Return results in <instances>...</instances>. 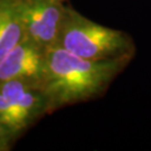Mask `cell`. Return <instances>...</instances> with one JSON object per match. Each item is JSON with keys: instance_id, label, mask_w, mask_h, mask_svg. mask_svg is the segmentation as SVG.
I'll return each mask as SVG.
<instances>
[{"instance_id": "1", "label": "cell", "mask_w": 151, "mask_h": 151, "mask_svg": "<svg viewBox=\"0 0 151 151\" xmlns=\"http://www.w3.org/2000/svg\"><path fill=\"white\" fill-rule=\"evenodd\" d=\"M131 60L128 57L90 60L58 45L46 48L39 88L46 100L47 112L101 96Z\"/></svg>"}, {"instance_id": "2", "label": "cell", "mask_w": 151, "mask_h": 151, "mask_svg": "<svg viewBox=\"0 0 151 151\" xmlns=\"http://www.w3.org/2000/svg\"><path fill=\"white\" fill-rule=\"evenodd\" d=\"M57 45L90 60L133 58L135 44L128 32L100 25L70 6L65 14Z\"/></svg>"}, {"instance_id": "3", "label": "cell", "mask_w": 151, "mask_h": 151, "mask_svg": "<svg viewBox=\"0 0 151 151\" xmlns=\"http://www.w3.org/2000/svg\"><path fill=\"white\" fill-rule=\"evenodd\" d=\"M64 0H18L25 37L43 48L57 45L65 14Z\"/></svg>"}, {"instance_id": "4", "label": "cell", "mask_w": 151, "mask_h": 151, "mask_svg": "<svg viewBox=\"0 0 151 151\" xmlns=\"http://www.w3.org/2000/svg\"><path fill=\"white\" fill-rule=\"evenodd\" d=\"M45 66V48L24 37L0 60V82L20 80L39 87Z\"/></svg>"}, {"instance_id": "5", "label": "cell", "mask_w": 151, "mask_h": 151, "mask_svg": "<svg viewBox=\"0 0 151 151\" xmlns=\"http://www.w3.org/2000/svg\"><path fill=\"white\" fill-rule=\"evenodd\" d=\"M0 93L17 109L27 127L47 112L44 94L39 87L30 83L20 80L0 82Z\"/></svg>"}, {"instance_id": "6", "label": "cell", "mask_w": 151, "mask_h": 151, "mask_svg": "<svg viewBox=\"0 0 151 151\" xmlns=\"http://www.w3.org/2000/svg\"><path fill=\"white\" fill-rule=\"evenodd\" d=\"M24 37L18 0H0V60Z\"/></svg>"}, {"instance_id": "7", "label": "cell", "mask_w": 151, "mask_h": 151, "mask_svg": "<svg viewBox=\"0 0 151 151\" xmlns=\"http://www.w3.org/2000/svg\"><path fill=\"white\" fill-rule=\"evenodd\" d=\"M0 122L15 135L27 128L17 109L0 93Z\"/></svg>"}, {"instance_id": "8", "label": "cell", "mask_w": 151, "mask_h": 151, "mask_svg": "<svg viewBox=\"0 0 151 151\" xmlns=\"http://www.w3.org/2000/svg\"><path fill=\"white\" fill-rule=\"evenodd\" d=\"M11 137H14V134L0 122V149L8 147V143H9Z\"/></svg>"}]
</instances>
